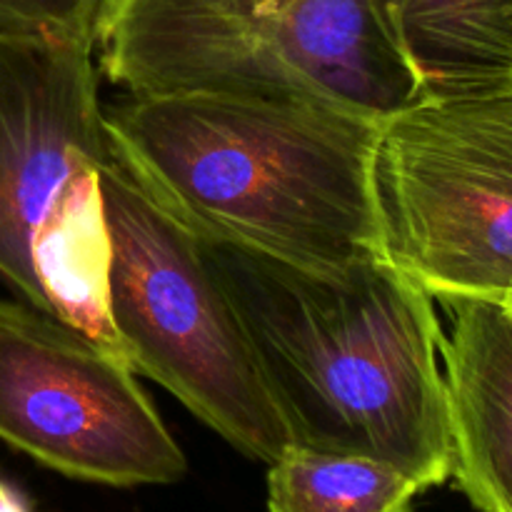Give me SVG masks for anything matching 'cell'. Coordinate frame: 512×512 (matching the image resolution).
<instances>
[{
  "label": "cell",
  "instance_id": "obj_3",
  "mask_svg": "<svg viewBox=\"0 0 512 512\" xmlns=\"http://www.w3.org/2000/svg\"><path fill=\"white\" fill-rule=\"evenodd\" d=\"M93 53L0 30V283L123 358L100 190L113 145Z\"/></svg>",
  "mask_w": 512,
  "mask_h": 512
},
{
  "label": "cell",
  "instance_id": "obj_12",
  "mask_svg": "<svg viewBox=\"0 0 512 512\" xmlns=\"http://www.w3.org/2000/svg\"><path fill=\"white\" fill-rule=\"evenodd\" d=\"M0 512H33L28 495L0 475Z\"/></svg>",
  "mask_w": 512,
  "mask_h": 512
},
{
  "label": "cell",
  "instance_id": "obj_4",
  "mask_svg": "<svg viewBox=\"0 0 512 512\" xmlns=\"http://www.w3.org/2000/svg\"><path fill=\"white\" fill-rule=\"evenodd\" d=\"M98 48L128 95L323 100L375 120L423 95L370 0H115Z\"/></svg>",
  "mask_w": 512,
  "mask_h": 512
},
{
  "label": "cell",
  "instance_id": "obj_11",
  "mask_svg": "<svg viewBox=\"0 0 512 512\" xmlns=\"http://www.w3.org/2000/svg\"><path fill=\"white\" fill-rule=\"evenodd\" d=\"M115 0H0V30L98 48Z\"/></svg>",
  "mask_w": 512,
  "mask_h": 512
},
{
  "label": "cell",
  "instance_id": "obj_6",
  "mask_svg": "<svg viewBox=\"0 0 512 512\" xmlns=\"http://www.w3.org/2000/svg\"><path fill=\"white\" fill-rule=\"evenodd\" d=\"M373 193L383 258L430 298H510L512 75L380 120Z\"/></svg>",
  "mask_w": 512,
  "mask_h": 512
},
{
  "label": "cell",
  "instance_id": "obj_7",
  "mask_svg": "<svg viewBox=\"0 0 512 512\" xmlns=\"http://www.w3.org/2000/svg\"><path fill=\"white\" fill-rule=\"evenodd\" d=\"M0 440L55 473L113 488L188 473L133 368L25 300H0Z\"/></svg>",
  "mask_w": 512,
  "mask_h": 512
},
{
  "label": "cell",
  "instance_id": "obj_1",
  "mask_svg": "<svg viewBox=\"0 0 512 512\" xmlns=\"http://www.w3.org/2000/svg\"><path fill=\"white\" fill-rule=\"evenodd\" d=\"M198 235V233H195ZM293 445L453 475L435 300L385 258L325 273L198 235Z\"/></svg>",
  "mask_w": 512,
  "mask_h": 512
},
{
  "label": "cell",
  "instance_id": "obj_5",
  "mask_svg": "<svg viewBox=\"0 0 512 512\" xmlns=\"http://www.w3.org/2000/svg\"><path fill=\"white\" fill-rule=\"evenodd\" d=\"M100 190L108 313L125 363L243 455L278 460L293 438L200 238L115 153L100 170Z\"/></svg>",
  "mask_w": 512,
  "mask_h": 512
},
{
  "label": "cell",
  "instance_id": "obj_13",
  "mask_svg": "<svg viewBox=\"0 0 512 512\" xmlns=\"http://www.w3.org/2000/svg\"><path fill=\"white\" fill-rule=\"evenodd\" d=\"M503 303H508V305H510V308H512V295H510V298H505V300H503Z\"/></svg>",
  "mask_w": 512,
  "mask_h": 512
},
{
  "label": "cell",
  "instance_id": "obj_2",
  "mask_svg": "<svg viewBox=\"0 0 512 512\" xmlns=\"http://www.w3.org/2000/svg\"><path fill=\"white\" fill-rule=\"evenodd\" d=\"M103 113L115 158L193 233L325 273L383 258L380 120L220 93L130 95Z\"/></svg>",
  "mask_w": 512,
  "mask_h": 512
},
{
  "label": "cell",
  "instance_id": "obj_8",
  "mask_svg": "<svg viewBox=\"0 0 512 512\" xmlns=\"http://www.w3.org/2000/svg\"><path fill=\"white\" fill-rule=\"evenodd\" d=\"M453 475L480 512H512V308L503 300H443Z\"/></svg>",
  "mask_w": 512,
  "mask_h": 512
},
{
  "label": "cell",
  "instance_id": "obj_9",
  "mask_svg": "<svg viewBox=\"0 0 512 512\" xmlns=\"http://www.w3.org/2000/svg\"><path fill=\"white\" fill-rule=\"evenodd\" d=\"M423 95L512 75V0H370Z\"/></svg>",
  "mask_w": 512,
  "mask_h": 512
},
{
  "label": "cell",
  "instance_id": "obj_10",
  "mask_svg": "<svg viewBox=\"0 0 512 512\" xmlns=\"http://www.w3.org/2000/svg\"><path fill=\"white\" fill-rule=\"evenodd\" d=\"M423 485L358 453L290 445L268 470L270 512H415Z\"/></svg>",
  "mask_w": 512,
  "mask_h": 512
}]
</instances>
